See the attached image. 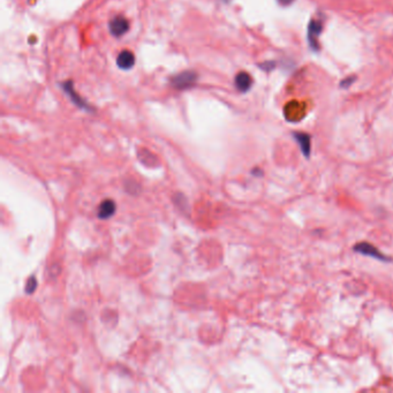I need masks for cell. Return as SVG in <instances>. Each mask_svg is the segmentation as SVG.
Returning a JSON list of instances; mask_svg holds the SVG:
<instances>
[{
    "label": "cell",
    "mask_w": 393,
    "mask_h": 393,
    "mask_svg": "<svg viewBox=\"0 0 393 393\" xmlns=\"http://www.w3.org/2000/svg\"><path fill=\"white\" fill-rule=\"evenodd\" d=\"M197 80V75L195 72H192V70H186V72L179 73L176 74L175 76L172 77L171 80V85L173 86L175 89L178 90H185L188 89L193 86H195Z\"/></svg>",
    "instance_id": "1"
},
{
    "label": "cell",
    "mask_w": 393,
    "mask_h": 393,
    "mask_svg": "<svg viewBox=\"0 0 393 393\" xmlns=\"http://www.w3.org/2000/svg\"><path fill=\"white\" fill-rule=\"evenodd\" d=\"M323 29V23L320 19H312L308 24V43L311 50L319 51L320 50V43L319 37Z\"/></svg>",
    "instance_id": "2"
},
{
    "label": "cell",
    "mask_w": 393,
    "mask_h": 393,
    "mask_svg": "<svg viewBox=\"0 0 393 393\" xmlns=\"http://www.w3.org/2000/svg\"><path fill=\"white\" fill-rule=\"evenodd\" d=\"M354 250L361 255L369 256V257L376 258L379 260H390V258L385 256V254H383L378 248H376V247L373 246L372 244H368V242H360V244L355 245Z\"/></svg>",
    "instance_id": "3"
},
{
    "label": "cell",
    "mask_w": 393,
    "mask_h": 393,
    "mask_svg": "<svg viewBox=\"0 0 393 393\" xmlns=\"http://www.w3.org/2000/svg\"><path fill=\"white\" fill-rule=\"evenodd\" d=\"M129 29V22L123 16H116L110 21V32L114 37H120Z\"/></svg>",
    "instance_id": "4"
},
{
    "label": "cell",
    "mask_w": 393,
    "mask_h": 393,
    "mask_svg": "<svg viewBox=\"0 0 393 393\" xmlns=\"http://www.w3.org/2000/svg\"><path fill=\"white\" fill-rule=\"evenodd\" d=\"M63 88H64V90L67 92V95L70 97V99L73 100V103L75 105H77L78 108H81L83 110H91L89 105L87 104V101L83 99L82 97L78 96L77 92L75 91L72 82H64L63 83Z\"/></svg>",
    "instance_id": "5"
},
{
    "label": "cell",
    "mask_w": 393,
    "mask_h": 393,
    "mask_svg": "<svg viewBox=\"0 0 393 393\" xmlns=\"http://www.w3.org/2000/svg\"><path fill=\"white\" fill-rule=\"evenodd\" d=\"M117 205L112 200H105L99 204L98 210H97V216L99 219H109L116 214Z\"/></svg>",
    "instance_id": "6"
},
{
    "label": "cell",
    "mask_w": 393,
    "mask_h": 393,
    "mask_svg": "<svg viewBox=\"0 0 393 393\" xmlns=\"http://www.w3.org/2000/svg\"><path fill=\"white\" fill-rule=\"evenodd\" d=\"M294 139L297 141L300 149L306 158L310 157L311 152V139L306 133H294Z\"/></svg>",
    "instance_id": "7"
},
{
    "label": "cell",
    "mask_w": 393,
    "mask_h": 393,
    "mask_svg": "<svg viewBox=\"0 0 393 393\" xmlns=\"http://www.w3.org/2000/svg\"><path fill=\"white\" fill-rule=\"evenodd\" d=\"M234 83H235V87L238 90L241 92H247L251 88V85H253V78H251V76L248 73L240 72L235 76Z\"/></svg>",
    "instance_id": "8"
},
{
    "label": "cell",
    "mask_w": 393,
    "mask_h": 393,
    "mask_svg": "<svg viewBox=\"0 0 393 393\" xmlns=\"http://www.w3.org/2000/svg\"><path fill=\"white\" fill-rule=\"evenodd\" d=\"M135 64V57L130 51H122L117 58V65L119 68L121 69H130Z\"/></svg>",
    "instance_id": "9"
},
{
    "label": "cell",
    "mask_w": 393,
    "mask_h": 393,
    "mask_svg": "<svg viewBox=\"0 0 393 393\" xmlns=\"http://www.w3.org/2000/svg\"><path fill=\"white\" fill-rule=\"evenodd\" d=\"M125 188H126L127 193L133 194V195H136V194H138V193L140 192V191H139L140 186H139L138 184L135 182V181H133V180H127L126 182H125Z\"/></svg>",
    "instance_id": "10"
},
{
    "label": "cell",
    "mask_w": 393,
    "mask_h": 393,
    "mask_svg": "<svg viewBox=\"0 0 393 393\" xmlns=\"http://www.w3.org/2000/svg\"><path fill=\"white\" fill-rule=\"evenodd\" d=\"M36 287H37L36 278H35L34 276H32L27 280V285H25V293H27V294L34 293L35 290H36Z\"/></svg>",
    "instance_id": "11"
},
{
    "label": "cell",
    "mask_w": 393,
    "mask_h": 393,
    "mask_svg": "<svg viewBox=\"0 0 393 393\" xmlns=\"http://www.w3.org/2000/svg\"><path fill=\"white\" fill-rule=\"evenodd\" d=\"M355 81V77L354 76H350V77H346L345 80H343L342 83H340V87L342 88H348L351 87V85H353V82Z\"/></svg>",
    "instance_id": "12"
},
{
    "label": "cell",
    "mask_w": 393,
    "mask_h": 393,
    "mask_svg": "<svg viewBox=\"0 0 393 393\" xmlns=\"http://www.w3.org/2000/svg\"><path fill=\"white\" fill-rule=\"evenodd\" d=\"M273 67H275V63H272V61H269V63H264L263 65H260V68H263L264 70H271Z\"/></svg>",
    "instance_id": "13"
},
{
    "label": "cell",
    "mask_w": 393,
    "mask_h": 393,
    "mask_svg": "<svg viewBox=\"0 0 393 393\" xmlns=\"http://www.w3.org/2000/svg\"><path fill=\"white\" fill-rule=\"evenodd\" d=\"M278 2H279V4L282 6H289L294 2V0H278Z\"/></svg>",
    "instance_id": "14"
},
{
    "label": "cell",
    "mask_w": 393,
    "mask_h": 393,
    "mask_svg": "<svg viewBox=\"0 0 393 393\" xmlns=\"http://www.w3.org/2000/svg\"><path fill=\"white\" fill-rule=\"evenodd\" d=\"M223 2H225V3H226V2H228V0H223Z\"/></svg>",
    "instance_id": "15"
}]
</instances>
